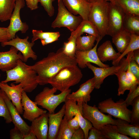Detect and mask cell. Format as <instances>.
Returning a JSON list of instances; mask_svg holds the SVG:
<instances>
[{
  "mask_svg": "<svg viewBox=\"0 0 139 139\" xmlns=\"http://www.w3.org/2000/svg\"><path fill=\"white\" fill-rule=\"evenodd\" d=\"M11 46L9 50L0 52V70L6 72L15 67L18 60L21 59L23 61V56L21 53Z\"/></svg>",
  "mask_w": 139,
  "mask_h": 139,
  "instance_id": "17",
  "label": "cell"
},
{
  "mask_svg": "<svg viewBox=\"0 0 139 139\" xmlns=\"http://www.w3.org/2000/svg\"><path fill=\"white\" fill-rule=\"evenodd\" d=\"M6 72V78L1 82L6 83L14 81L13 83H20L26 92H31L38 84L36 72L31 68L30 65L26 64L21 59L18 60L15 67Z\"/></svg>",
  "mask_w": 139,
  "mask_h": 139,
  "instance_id": "2",
  "label": "cell"
},
{
  "mask_svg": "<svg viewBox=\"0 0 139 139\" xmlns=\"http://www.w3.org/2000/svg\"><path fill=\"white\" fill-rule=\"evenodd\" d=\"M77 115L80 127L82 129L85 135V139H88L89 131L93 126L91 123L83 116L82 106L80 108Z\"/></svg>",
  "mask_w": 139,
  "mask_h": 139,
  "instance_id": "36",
  "label": "cell"
},
{
  "mask_svg": "<svg viewBox=\"0 0 139 139\" xmlns=\"http://www.w3.org/2000/svg\"><path fill=\"white\" fill-rule=\"evenodd\" d=\"M3 91L0 89V117L4 118L5 122L9 124L12 122L10 114L3 96Z\"/></svg>",
  "mask_w": 139,
  "mask_h": 139,
  "instance_id": "37",
  "label": "cell"
},
{
  "mask_svg": "<svg viewBox=\"0 0 139 139\" xmlns=\"http://www.w3.org/2000/svg\"><path fill=\"white\" fill-rule=\"evenodd\" d=\"M79 27L80 36L84 33H86L95 37L97 39V41L100 37L96 27L89 20H83Z\"/></svg>",
  "mask_w": 139,
  "mask_h": 139,
  "instance_id": "34",
  "label": "cell"
},
{
  "mask_svg": "<svg viewBox=\"0 0 139 139\" xmlns=\"http://www.w3.org/2000/svg\"><path fill=\"white\" fill-rule=\"evenodd\" d=\"M1 74H0V77H1Z\"/></svg>",
  "mask_w": 139,
  "mask_h": 139,
  "instance_id": "54",
  "label": "cell"
},
{
  "mask_svg": "<svg viewBox=\"0 0 139 139\" xmlns=\"http://www.w3.org/2000/svg\"><path fill=\"white\" fill-rule=\"evenodd\" d=\"M0 89L5 93L20 114H22L23 110L21 100L24 90L22 85L20 83L15 85L12 83L10 86L7 83L0 82Z\"/></svg>",
  "mask_w": 139,
  "mask_h": 139,
  "instance_id": "14",
  "label": "cell"
},
{
  "mask_svg": "<svg viewBox=\"0 0 139 139\" xmlns=\"http://www.w3.org/2000/svg\"><path fill=\"white\" fill-rule=\"evenodd\" d=\"M95 88L94 78H92L81 84L76 91L69 93L66 99H71L76 102L87 103L91 98V94Z\"/></svg>",
  "mask_w": 139,
  "mask_h": 139,
  "instance_id": "19",
  "label": "cell"
},
{
  "mask_svg": "<svg viewBox=\"0 0 139 139\" xmlns=\"http://www.w3.org/2000/svg\"><path fill=\"white\" fill-rule=\"evenodd\" d=\"M57 90L53 87H45L35 97L34 101L37 105L48 110L50 114L54 113L56 108L66 100L67 95L71 92L68 89L57 94H55Z\"/></svg>",
  "mask_w": 139,
  "mask_h": 139,
  "instance_id": "4",
  "label": "cell"
},
{
  "mask_svg": "<svg viewBox=\"0 0 139 139\" xmlns=\"http://www.w3.org/2000/svg\"><path fill=\"white\" fill-rule=\"evenodd\" d=\"M24 135L19 130L15 127L10 131L11 139H23Z\"/></svg>",
  "mask_w": 139,
  "mask_h": 139,
  "instance_id": "45",
  "label": "cell"
},
{
  "mask_svg": "<svg viewBox=\"0 0 139 139\" xmlns=\"http://www.w3.org/2000/svg\"><path fill=\"white\" fill-rule=\"evenodd\" d=\"M98 129L106 139H132V138L120 133L116 125L108 124L99 127Z\"/></svg>",
  "mask_w": 139,
  "mask_h": 139,
  "instance_id": "27",
  "label": "cell"
},
{
  "mask_svg": "<svg viewBox=\"0 0 139 139\" xmlns=\"http://www.w3.org/2000/svg\"><path fill=\"white\" fill-rule=\"evenodd\" d=\"M24 0H16L12 12L9 25L7 27L11 39L15 37L16 33L19 31L22 33H25L29 29V26L26 22H23L20 17V11L25 6Z\"/></svg>",
  "mask_w": 139,
  "mask_h": 139,
  "instance_id": "12",
  "label": "cell"
},
{
  "mask_svg": "<svg viewBox=\"0 0 139 139\" xmlns=\"http://www.w3.org/2000/svg\"><path fill=\"white\" fill-rule=\"evenodd\" d=\"M65 103V111L64 116L68 120L72 119L77 114L82 107V102H76L71 99H66Z\"/></svg>",
  "mask_w": 139,
  "mask_h": 139,
  "instance_id": "32",
  "label": "cell"
},
{
  "mask_svg": "<svg viewBox=\"0 0 139 139\" xmlns=\"http://www.w3.org/2000/svg\"><path fill=\"white\" fill-rule=\"evenodd\" d=\"M82 77L81 71L77 65L67 66L57 73L48 84L62 92L78 83Z\"/></svg>",
  "mask_w": 139,
  "mask_h": 139,
  "instance_id": "3",
  "label": "cell"
},
{
  "mask_svg": "<svg viewBox=\"0 0 139 139\" xmlns=\"http://www.w3.org/2000/svg\"><path fill=\"white\" fill-rule=\"evenodd\" d=\"M139 96V86L138 85L136 89L132 92L129 93L125 100L126 105L128 107L131 105L134 99Z\"/></svg>",
  "mask_w": 139,
  "mask_h": 139,
  "instance_id": "42",
  "label": "cell"
},
{
  "mask_svg": "<svg viewBox=\"0 0 139 139\" xmlns=\"http://www.w3.org/2000/svg\"><path fill=\"white\" fill-rule=\"evenodd\" d=\"M132 57L130 61V69L132 73L137 79L139 80V65L133 59Z\"/></svg>",
  "mask_w": 139,
  "mask_h": 139,
  "instance_id": "44",
  "label": "cell"
},
{
  "mask_svg": "<svg viewBox=\"0 0 139 139\" xmlns=\"http://www.w3.org/2000/svg\"><path fill=\"white\" fill-rule=\"evenodd\" d=\"M109 3L104 0L92 3L88 16V20L96 27L102 39L108 29Z\"/></svg>",
  "mask_w": 139,
  "mask_h": 139,
  "instance_id": "5",
  "label": "cell"
},
{
  "mask_svg": "<svg viewBox=\"0 0 139 139\" xmlns=\"http://www.w3.org/2000/svg\"><path fill=\"white\" fill-rule=\"evenodd\" d=\"M133 51L128 53L126 58L123 57L120 62L121 64L120 69L116 72L114 74L117 76L119 84L117 95L120 96L124 94L126 90H129V93L134 91L139 85L134 83L130 80L126 76V71L128 65L129 61L132 57Z\"/></svg>",
  "mask_w": 139,
  "mask_h": 139,
  "instance_id": "10",
  "label": "cell"
},
{
  "mask_svg": "<svg viewBox=\"0 0 139 139\" xmlns=\"http://www.w3.org/2000/svg\"><path fill=\"white\" fill-rule=\"evenodd\" d=\"M58 12L51 26L53 28L65 27L71 32L75 30L83 21L80 15H75L71 13L64 5L62 0H58Z\"/></svg>",
  "mask_w": 139,
  "mask_h": 139,
  "instance_id": "6",
  "label": "cell"
},
{
  "mask_svg": "<svg viewBox=\"0 0 139 139\" xmlns=\"http://www.w3.org/2000/svg\"><path fill=\"white\" fill-rule=\"evenodd\" d=\"M85 139V135L83 131L80 127L74 132L71 139Z\"/></svg>",
  "mask_w": 139,
  "mask_h": 139,
  "instance_id": "48",
  "label": "cell"
},
{
  "mask_svg": "<svg viewBox=\"0 0 139 139\" xmlns=\"http://www.w3.org/2000/svg\"><path fill=\"white\" fill-rule=\"evenodd\" d=\"M123 27L130 33L139 35V16L126 14Z\"/></svg>",
  "mask_w": 139,
  "mask_h": 139,
  "instance_id": "31",
  "label": "cell"
},
{
  "mask_svg": "<svg viewBox=\"0 0 139 139\" xmlns=\"http://www.w3.org/2000/svg\"><path fill=\"white\" fill-rule=\"evenodd\" d=\"M86 66L93 72L95 88L98 89L100 87L105 79L109 75L114 74L121 68V64L119 62L118 65H113L111 67H98L93 66L91 63H88L86 64Z\"/></svg>",
  "mask_w": 139,
  "mask_h": 139,
  "instance_id": "18",
  "label": "cell"
},
{
  "mask_svg": "<svg viewBox=\"0 0 139 139\" xmlns=\"http://www.w3.org/2000/svg\"><path fill=\"white\" fill-rule=\"evenodd\" d=\"M79 29L77 28L71 32V36L68 39V41L64 43L63 52L66 55L71 58H75L76 39L79 36Z\"/></svg>",
  "mask_w": 139,
  "mask_h": 139,
  "instance_id": "29",
  "label": "cell"
},
{
  "mask_svg": "<svg viewBox=\"0 0 139 139\" xmlns=\"http://www.w3.org/2000/svg\"><path fill=\"white\" fill-rule=\"evenodd\" d=\"M116 120V125L120 133L134 138L139 139V126L131 124L123 119L117 118Z\"/></svg>",
  "mask_w": 139,
  "mask_h": 139,
  "instance_id": "24",
  "label": "cell"
},
{
  "mask_svg": "<svg viewBox=\"0 0 139 139\" xmlns=\"http://www.w3.org/2000/svg\"><path fill=\"white\" fill-rule=\"evenodd\" d=\"M3 96L14 127L19 130L24 135L28 134L30 131V126L22 119L16 108L3 91Z\"/></svg>",
  "mask_w": 139,
  "mask_h": 139,
  "instance_id": "20",
  "label": "cell"
},
{
  "mask_svg": "<svg viewBox=\"0 0 139 139\" xmlns=\"http://www.w3.org/2000/svg\"><path fill=\"white\" fill-rule=\"evenodd\" d=\"M60 35L59 32H56L54 34L48 38L44 40H41V44L43 46H44L58 40Z\"/></svg>",
  "mask_w": 139,
  "mask_h": 139,
  "instance_id": "46",
  "label": "cell"
},
{
  "mask_svg": "<svg viewBox=\"0 0 139 139\" xmlns=\"http://www.w3.org/2000/svg\"><path fill=\"white\" fill-rule=\"evenodd\" d=\"M16 0H0V21L10 20Z\"/></svg>",
  "mask_w": 139,
  "mask_h": 139,
  "instance_id": "28",
  "label": "cell"
},
{
  "mask_svg": "<svg viewBox=\"0 0 139 139\" xmlns=\"http://www.w3.org/2000/svg\"><path fill=\"white\" fill-rule=\"evenodd\" d=\"M97 52L99 58L102 63L107 61H115L121 54L115 50L109 40L106 41L100 45L97 49Z\"/></svg>",
  "mask_w": 139,
  "mask_h": 139,
  "instance_id": "23",
  "label": "cell"
},
{
  "mask_svg": "<svg viewBox=\"0 0 139 139\" xmlns=\"http://www.w3.org/2000/svg\"><path fill=\"white\" fill-rule=\"evenodd\" d=\"M131 33L124 29L112 37V41L118 52L123 53L130 41Z\"/></svg>",
  "mask_w": 139,
  "mask_h": 139,
  "instance_id": "26",
  "label": "cell"
},
{
  "mask_svg": "<svg viewBox=\"0 0 139 139\" xmlns=\"http://www.w3.org/2000/svg\"><path fill=\"white\" fill-rule=\"evenodd\" d=\"M82 112L83 116L97 129L105 125L116 124V119H113L111 115H107L101 112L95 105L92 106L82 102Z\"/></svg>",
  "mask_w": 139,
  "mask_h": 139,
  "instance_id": "8",
  "label": "cell"
},
{
  "mask_svg": "<svg viewBox=\"0 0 139 139\" xmlns=\"http://www.w3.org/2000/svg\"><path fill=\"white\" fill-rule=\"evenodd\" d=\"M132 57L139 65V49L135 50L133 51Z\"/></svg>",
  "mask_w": 139,
  "mask_h": 139,
  "instance_id": "50",
  "label": "cell"
},
{
  "mask_svg": "<svg viewBox=\"0 0 139 139\" xmlns=\"http://www.w3.org/2000/svg\"><path fill=\"white\" fill-rule=\"evenodd\" d=\"M67 10L76 16L79 15L83 20H88V16L92 3L86 0H62Z\"/></svg>",
  "mask_w": 139,
  "mask_h": 139,
  "instance_id": "16",
  "label": "cell"
},
{
  "mask_svg": "<svg viewBox=\"0 0 139 139\" xmlns=\"http://www.w3.org/2000/svg\"><path fill=\"white\" fill-rule=\"evenodd\" d=\"M64 104L57 113L48 114V129L47 139H56L63 118L64 116Z\"/></svg>",
  "mask_w": 139,
  "mask_h": 139,
  "instance_id": "22",
  "label": "cell"
},
{
  "mask_svg": "<svg viewBox=\"0 0 139 139\" xmlns=\"http://www.w3.org/2000/svg\"><path fill=\"white\" fill-rule=\"evenodd\" d=\"M96 1H102L104 0H96Z\"/></svg>",
  "mask_w": 139,
  "mask_h": 139,
  "instance_id": "53",
  "label": "cell"
},
{
  "mask_svg": "<svg viewBox=\"0 0 139 139\" xmlns=\"http://www.w3.org/2000/svg\"><path fill=\"white\" fill-rule=\"evenodd\" d=\"M131 106L130 123L132 125L139 126V96L133 101Z\"/></svg>",
  "mask_w": 139,
  "mask_h": 139,
  "instance_id": "38",
  "label": "cell"
},
{
  "mask_svg": "<svg viewBox=\"0 0 139 139\" xmlns=\"http://www.w3.org/2000/svg\"><path fill=\"white\" fill-rule=\"evenodd\" d=\"M115 4L126 14L139 16V0H106Z\"/></svg>",
  "mask_w": 139,
  "mask_h": 139,
  "instance_id": "25",
  "label": "cell"
},
{
  "mask_svg": "<svg viewBox=\"0 0 139 139\" xmlns=\"http://www.w3.org/2000/svg\"><path fill=\"white\" fill-rule=\"evenodd\" d=\"M139 49V35L131 33L130 42L124 52L121 54L118 58L115 61H112L113 65H118L121 58L129 53Z\"/></svg>",
  "mask_w": 139,
  "mask_h": 139,
  "instance_id": "33",
  "label": "cell"
},
{
  "mask_svg": "<svg viewBox=\"0 0 139 139\" xmlns=\"http://www.w3.org/2000/svg\"><path fill=\"white\" fill-rule=\"evenodd\" d=\"M29 38L28 36L24 38L21 39L16 35L14 38L1 43V45L3 47L7 46L14 47L22 54L24 62H27L29 58L36 60L37 56L32 49L34 42H29L28 40Z\"/></svg>",
  "mask_w": 139,
  "mask_h": 139,
  "instance_id": "11",
  "label": "cell"
},
{
  "mask_svg": "<svg viewBox=\"0 0 139 139\" xmlns=\"http://www.w3.org/2000/svg\"><path fill=\"white\" fill-rule=\"evenodd\" d=\"M55 0H39L41 5L50 17L53 16L54 13V8L53 4Z\"/></svg>",
  "mask_w": 139,
  "mask_h": 139,
  "instance_id": "40",
  "label": "cell"
},
{
  "mask_svg": "<svg viewBox=\"0 0 139 139\" xmlns=\"http://www.w3.org/2000/svg\"><path fill=\"white\" fill-rule=\"evenodd\" d=\"M11 39V37L7 27H0V43Z\"/></svg>",
  "mask_w": 139,
  "mask_h": 139,
  "instance_id": "43",
  "label": "cell"
},
{
  "mask_svg": "<svg viewBox=\"0 0 139 139\" xmlns=\"http://www.w3.org/2000/svg\"><path fill=\"white\" fill-rule=\"evenodd\" d=\"M74 130L69 125L65 117L62 119L56 139H71Z\"/></svg>",
  "mask_w": 139,
  "mask_h": 139,
  "instance_id": "35",
  "label": "cell"
},
{
  "mask_svg": "<svg viewBox=\"0 0 139 139\" xmlns=\"http://www.w3.org/2000/svg\"><path fill=\"white\" fill-rule=\"evenodd\" d=\"M36 136L32 131H30L28 134L24 135L23 139H36Z\"/></svg>",
  "mask_w": 139,
  "mask_h": 139,
  "instance_id": "51",
  "label": "cell"
},
{
  "mask_svg": "<svg viewBox=\"0 0 139 139\" xmlns=\"http://www.w3.org/2000/svg\"><path fill=\"white\" fill-rule=\"evenodd\" d=\"M102 39L100 37L97 41L95 45L89 50L84 51L76 50L75 58L79 68H86L87 67L86 64L88 63L95 64L100 67H109V65L103 64L99 60L97 54V47Z\"/></svg>",
  "mask_w": 139,
  "mask_h": 139,
  "instance_id": "13",
  "label": "cell"
},
{
  "mask_svg": "<svg viewBox=\"0 0 139 139\" xmlns=\"http://www.w3.org/2000/svg\"><path fill=\"white\" fill-rule=\"evenodd\" d=\"M25 1L27 7L31 10H36L39 7V0H25Z\"/></svg>",
  "mask_w": 139,
  "mask_h": 139,
  "instance_id": "49",
  "label": "cell"
},
{
  "mask_svg": "<svg viewBox=\"0 0 139 139\" xmlns=\"http://www.w3.org/2000/svg\"><path fill=\"white\" fill-rule=\"evenodd\" d=\"M48 114V112L45 113L31 122L30 131L34 133L37 139H47Z\"/></svg>",
  "mask_w": 139,
  "mask_h": 139,
  "instance_id": "21",
  "label": "cell"
},
{
  "mask_svg": "<svg viewBox=\"0 0 139 139\" xmlns=\"http://www.w3.org/2000/svg\"><path fill=\"white\" fill-rule=\"evenodd\" d=\"M88 139H106L98 129L92 126L90 130Z\"/></svg>",
  "mask_w": 139,
  "mask_h": 139,
  "instance_id": "41",
  "label": "cell"
},
{
  "mask_svg": "<svg viewBox=\"0 0 139 139\" xmlns=\"http://www.w3.org/2000/svg\"><path fill=\"white\" fill-rule=\"evenodd\" d=\"M125 100L120 99L116 102L111 98L98 103V108L103 113H107L115 118L125 120L130 122L131 110L128 109Z\"/></svg>",
  "mask_w": 139,
  "mask_h": 139,
  "instance_id": "7",
  "label": "cell"
},
{
  "mask_svg": "<svg viewBox=\"0 0 139 139\" xmlns=\"http://www.w3.org/2000/svg\"><path fill=\"white\" fill-rule=\"evenodd\" d=\"M56 32H44L41 30H33L31 42H34L38 39L44 40L54 34Z\"/></svg>",
  "mask_w": 139,
  "mask_h": 139,
  "instance_id": "39",
  "label": "cell"
},
{
  "mask_svg": "<svg viewBox=\"0 0 139 139\" xmlns=\"http://www.w3.org/2000/svg\"><path fill=\"white\" fill-rule=\"evenodd\" d=\"M88 1L89 2L91 3H93L94 2H95L96 1V0H86Z\"/></svg>",
  "mask_w": 139,
  "mask_h": 139,
  "instance_id": "52",
  "label": "cell"
},
{
  "mask_svg": "<svg viewBox=\"0 0 139 139\" xmlns=\"http://www.w3.org/2000/svg\"><path fill=\"white\" fill-rule=\"evenodd\" d=\"M67 122L69 126L74 131L80 127L77 114Z\"/></svg>",
  "mask_w": 139,
  "mask_h": 139,
  "instance_id": "47",
  "label": "cell"
},
{
  "mask_svg": "<svg viewBox=\"0 0 139 139\" xmlns=\"http://www.w3.org/2000/svg\"><path fill=\"white\" fill-rule=\"evenodd\" d=\"M125 13L122 9L114 3L108 4V25L107 35L112 37L123 29Z\"/></svg>",
  "mask_w": 139,
  "mask_h": 139,
  "instance_id": "9",
  "label": "cell"
},
{
  "mask_svg": "<svg viewBox=\"0 0 139 139\" xmlns=\"http://www.w3.org/2000/svg\"><path fill=\"white\" fill-rule=\"evenodd\" d=\"M97 40L95 37L91 35L79 36L76 39V50L82 51L89 50L94 47V43Z\"/></svg>",
  "mask_w": 139,
  "mask_h": 139,
  "instance_id": "30",
  "label": "cell"
},
{
  "mask_svg": "<svg viewBox=\"0 0 139 139\" xmlns=\"http://www.w3.org/2000/svg\"><path fill=\"white\" fill-rule=\"evenodd\" d=\"M21 105L23 108V117L31 122L47 112L46 110L39 108L37 103L31 100L24 91L22 93Z\"/></svg>",
  "mask_w": 139,
  "mask_h": 139,
  "instance_id": "15",
  "label": "cell"
},
{
  "mask_svg": "<svg viewBox=\"0 0 139 139\" xmlns=\"http://www.w3.org/2000/svg\"><path fill=\"white\" fill-rule=\"evenodd\" d=\"M74 65H77L75 58L66 55L62 47L56 52L49 53L47 57L30 66L37 74L38 84L44 85L48 84L53 77L63 67Z\"/></svg>",
  "mask_w": 139,
  "mask_h": 139,
  "instance_id": "1",
  "label": "cell"
}]
</instances>
